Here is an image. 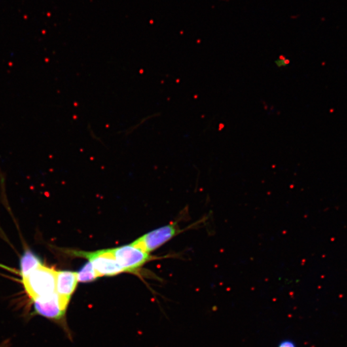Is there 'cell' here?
<instances>
[{"label": "cell", "mask_w": 347, "mask_h": 347, "mask_svg": "<svg viewBox=\"0 0 347 347\" xmlns=\"http://www.w3.org/2000/svg\"><path fill=\"white\" fill-rule=\"evenodd\" d=\"M210 213L204 215L196 223L192 224L185 229H180L179 227L178 222L175 221L163 226L153 231L146 234L132 243L133 245L139 247L148 253L155 250L158 247L162 246L165 243L168 242L171 239L174 238L180 233L185 232L187 230L195 229L203 227L210 219Z\"/></svg>", "instance_id": "cell-1"}, {"label": "cell", "mask_w": 347, "mask_h": 347, "mask_svg": "<svg viewBox=\"0 0 347 347\" xmlns=\"http://www.w3.org/2000/svg\"><path fill=\"white\" fill-rule=\"evenodd\" d=\"M56 270L42 264L23 277L22 283L27 293L34 301L56 293Z\"/></svg>", "instance_id": "cell-2"}, {"label": "cell", "mask_w": 347, "mask_h": 347, "mask_svg": "<svg viewBox=\"0 0 347 347\" xmlns=\"http://www.w3.org/2000/svg\"><path fill=\"white\" fill-rule=\"evenodd\" d=\"M71 252L75 257L88 259L92 264L99 278L104 276H115L125 272L124 269L116 261L111 249L95 251L72 250Z\"/></svg>", "instance_id": "cell-3"}, {"label": "cell", "mask_w": 347, "mask_h": 347, "mask_svg": "<svg viewBox=\"0 0 347 347\" xmlns=\"http://www.w3.org/2000/svg\"><path fill=\"white\" fill-rule=\"evenodd\" d=\"M116 261L125 272L137 274L139 268L154 257L132 243L111 249Z\"/></svg>", "instance_id": "cell-4"}, {"label": "cell", "mask_w": 347, "mask_h": 347, "mask_svg": "<svg viewBox=\"0 0 347 347\" xmlns=\"http://www.w3.org/2000/svg\"><path fill=\"white\" fill-rule=\"evenodd\" d=\"M78 282L77 273L70 271H57L56 293L65 310H67L71 296L77 288Z\"/></svg>", "instance_id": "cell-5"}, {"label": "cell", "mask_w": 347, "mask_h": 347, "mask_svg": "<svg viewBox=\"0 0 347 347\" xmlns=\"http://www.w3.org/2000/svg\"><path fill=\"white\" fill-rule=\"evenodd\" d=\"M35 311L42 316L59 320L65 316L66 311L58 293L34 300Z\"/></svg>", "instance_id": "cell-6"}, {"label": "cell", "mask_w": 347, "mask_h": 347, "mask_svg": "<svg viewBox=\"0 0 347 347\" xmlns=\"http://www.w3.org/2000/svg\"><path fill=\"white\" fill-rule=\"evenodd\" d=\"M42 264H43L41 259L39 256L31 249H26L22 254L20 261V272L22 278L27 276Z\"/></svg>", "instance_id": "cell-7"}, {"label": "cell", "mask_w": 347, "mask_h": 347, "mask_svg": "<svg viewBox=\"0 0 347 347\" xmlns=\"http://www.w3.org/2000/svg\"><path fill=\"white\" fill-rule=\"evenodd\" d=\"M77 275L78 281L80 282H91L99 278L90 262H87L77 273Z\"/></svg>", "instance_id": "cell-8"}, {"label": "cell", "mask_w": 347, "mask_h": 347, "mask_svg": "<svg viewBox=\"0 0 347 347\" xmlns=\"http://www.w3.org/2000/svg\"><path fill=\"white\" fill-rule=\"evenodd\" d=\"M289 64L288 59L281 57L275 61V65L278 69H282V68L287 67Z\"/></svg>", "instance_id": "cell-9"}, {"label": "cell", "mask_w": 347, "mask_h": 347, "mask_svg": "<svg viewBox=\"0 0 347 347\" xmlns=\"http://www.w3.org/2000/svg\"><path fill=\"white\" fill-rule=\"evenodd\" d=\"M278 347H297L295 343L290 340H284L278 344Z\"/></svg>", "instance_id": "cell-10"}]
</instances>
